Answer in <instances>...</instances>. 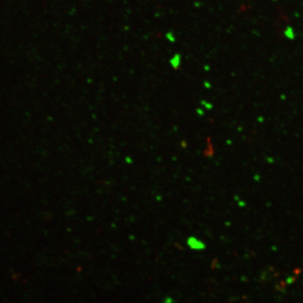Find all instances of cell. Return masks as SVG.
<instances>
[{
	"label": "cell",
	"instance_id": "obj_1",
	"mask_svg": "<svg viewBox=\"0 0 303 303\" xmlns=\"http://www.w3.org/2000/svg\"><path fill=\"white\" fill-rule=\"evenodd\" d=\"M188 244H189L190 247L194 249H202L204 248V244L194 238H190L188 241Z\"/></svg>",
	"mask_w": 303,
	"mask_h": 303
}]
</instances>
